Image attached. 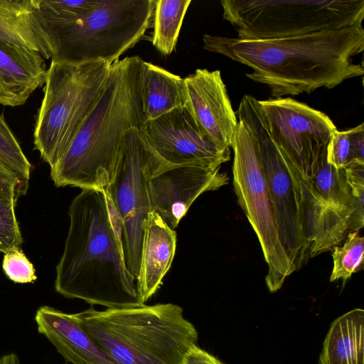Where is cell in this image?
Here are the masks:
<instances>
[{
	"mask_svg": "<svg viewBox=\"0 0 364 364\" xmlns=\"http://www.w3.org/2000/svg\"><path fill=\"white\" fill-rule=\"evenodd\" d=\"M203 48L252 69L250 80L267 85L273 98L331 89L363 75L352 57L364 50L363 23L270 40L204 35Z\"/></svg>",
	"mask_w": 364,
	"mask_h": 364,
	"instance_id": "cell-1",
	"label": "cell"
},
{
	"mask_svg": "<svg viewBox=\"0 0 364 364\" xmlns=\"http://www.w3.org/2000/svg\"><path fill=\"white\" fill-rule=\"evenodd\" d=\"M68 215V232L56 265L55 291L107 309L142 305L104 190H82L73 199Z\"/></svg>",
	"mask_w": 364,
	"mask_h": 364,
	"instance_id": "cell-2",
	"label": "cell"
},
{
	"mask_svg": "<svg viewBox=\"0 0 364 364\" xmlns=\"http://www.w3.org/2000/svg\"><path fill=\"white\" fill-rule=\"evenodd\" d=\"M144 61L139 56L117 60L95 107L50 170L57 187L105 190L114 176L122 140L145 122L142 98Z\"/></svg>",
	"mask_w": 364,
	"mask_h": 364,
	"instance_id": "cell-3",
	"label": "cell"
},
{
	"mask_svg": "<svg viewBox=\"0 0 364 364\" xmlns=\"http://www.w3.org/2000/svg\"><path fill=\"white\" fill-rule=\"evenodd\" d=\"M82 328L117 364H181L197 346L196 327L171 303L75 314Z\"/></svg>",
	"mask_w": 364,
	"mask_h": 364,
	"instance_id": "cell-4",
	"label": "cell"
},
{
	"mask_svg": "<svg viewBox=\"0 0 364 364\" xmlns=\"http://www.w3.org/2000/svg\"><path fill=\"white\" fill-rule=\"evenodd\" d=\"M156 0H99L76 18L42 23L48 35L51 60L110 64L133 48L151 26ZM42 22V21H41Z\"/></svg>",
	"mask_w": 364,
	"mask_h": 364,
	"instance_id": "cell-5",
	"label": "cell"
},
{
	"mask_svg": "<svg viewBox=\"0 0 364 364\" xmlns=\"http://www.w3.org/2000/svg\"><path fill=\"white\" fill-rule=\"evenodd\" d=\"M111 64L51 60L33 132L34 149L53 169L97 103Z\"/></svg>",
	"mask_w": 364,
	"mask_h": 364,
	"instance_id": "cell-6",
	"label": "cell"
},
{
	"mask_svg": "<svg viewBox=\"0 0 364 364\" xmlns=\"http://www.w3.org/2000/svg\"><path fill=\"white\" fill-rule=\"evenodd\" d=\"M240 39L270 40L363 23L364 0H222Z\"/></svg>",
	"mask_w": 364,
	"mask_h": 364,
	"instance_id": "cell-7",
	"label": "cell"
},
{
	"mask_svg": "<svg viewBox=\"0 0 364 364\" xmlns=\"http://www.w3.org/2000/svg\"><path fill=\"white\" fill-rule=\"evenodd\" d=\"M169 166L152 148L141 129L132 128L124 136L114 176L104 190L116 218L126 264L136 280L144 222L151 212L148 182Z\"/></svg>",
	"mask_w": 364,
	"mask_h": 364,
	"instance_id": "cell-8",
	"label": "cell"
},
{
	"mask_svg": "<svg viewBox=\"0 0 364 364\" xmlns=\"http://www.w3.org/2000/svg\"><path fill=\"white\" fill-rule=\"evenodd\" d=\"M231 148L234 151L235 193L256 233L267 264L266 285L270 292H275L295 270L279 237L256 139L240 120H237Z\"/></svg>",
	"mask_w": 364,
	"mask_h": 364,
	"instance_id": "cell-9",
	"label": "cell"
},
{
	"mask_svg": "<svg viewBox=\"0 0 364 364\" xmlns=\"http://www.w3.org/2000/svg\"><path fill=\"white\" fill-rule=\"evenodd\" d=\"M296 176L309 258L332 250L349 232L363 228L364 199L353 196L345 170L329 164L326 152L310 181Z\"/></svg>",
	"mask_w": 364,
	"mask_h": 364,
	"instance_id": "cell-10",
	"label": "cell"
},
{
	"mask_svg": "<svg viewBox=\"0 0 364 364\" xmlns=\"http://www.w3.org/2000/svg\"><path fill=\"white\" fill-rule=\"evenodd\" d=\"M257 101L251 95H244L235 114L256 139L279 237L296 271L309 259V245L302 226L298 178L293 166L269 138L259 117Z\"/></svg>",
	"mask_w": 364,
	"mask_h": 364,
	"instance_id": "cell-11",
	"label": "cell"
},
{
	"mask_svg": "<svg viewBox=\"0 0 364 364\" xmlns=\"http://www.w3.org/2000/svg\"><path fill=\"white\" fill-rule=\"evenodd\" d=\"M260 119L274 144L306 181L314 176L337 128L323 112L291 97L257 101Z\"/></svg>",
	"mask_w": 364,
	"mask_h": 364,
	"instance_id": "cell-12",
	"label": "cell"
},
{
	"mask_svg": "<svg viewBox=\"0 0 364 364\" xmlns=\"http://www.w3.org/2000/svg\"><path fill=\"white\" fill-rule=\"evenodd\" d=\"M221 166L171 165L154 173L148 182L151 212L174 230L201 194L228 183Z\"/></svg>",
	"mask_w": 364,
	"mask_h": 364,
	"instance_id": "cell-13",
	"label": "cell"
},
{
	"mask_svg": "<svg viewBox=\"0 0 364 364\" xmlns=\"http://www.w3.org/2000/svg\"><path fill=\"white\" fill-rule=\"evenodd\" d=\"M149 143L171 165L221 166L230 159V151H222L206 139L187 107L176 108L141 127Z\"/></svg>",
	"mask_w": 364,
	"mask_h": 364,
	"instance_id": "cell-14",
	"label": "cell"
},
{
	"mask_svg": "<svg viewBox=\"0 0 364 364\" xmlns=\"http://www.w3.org/2000/svg\"><path fill=\"white\" fill-rule=\"evenodd\" d=\"M187 108L201 134L222 151H230L237 119L220 71L196 69L184 78Z\"/></svg>",
	"mask_w": 364,
	"mask_h": 364,
	"instance_id": "cell-15",
	"label": "cell"
},
{
	"mask_svg": "<svg viewBox=\"0 0 364 364\" xmlns=\"http://www.w3.org/2000/svg\"><path fill=\"white\" fill-rule=\"evenodd\" d=\"M35 320L38 332L67 361L73 364H117L85 331L75 314L43 306L37 310Z\"/></svg>",
	"mask_w": 364,
	"mask_h": 364,
	"instance_id": "cell-16",
	"label": "cell"
},
{
	"mask_svg": "<svg viewBox=\"0 0 364 364\" xmlns=\"http://www.w3.org/2000/svg\"><path fill=\"white\" fill-rule=\"evenodd\" d=\"M176 248V232L155 212L144 222L140 267L136 288L140 302L145 303L158 291L168 272Z\"/></svg>",
	"mask_w": 364,
	"mask_h": 364,
	"instance_id": "cell-17",
	"label": "cell"
},
{
	"mask_svg": "<svg viewBox=\"0 0 364 364\" xmlns=\"http://www.w3.org/2000/svg\"><path fill=\"white\" fill-rule=\"evenodd\" d=\"M46 72L41 55L0 41V105H23L44 85Z\"/></svg>",
	"mask_w": 364,
	"mask_h": 364,
	"instance_id": "cell-18",
	"label": "cell"
},
{
	"mask_svg": "<svg viewBox=\"0 0 364 364\" xmlns=\"http://www.w3.org/2000/svg\"><path fill=\"white\" fill-rule=\"evenodd\" d=\"M38 0H0V41L51 58L49 39L39 17Z\"/></svg>",
	"mask_w": 364,
	"mask_h": 364,
	"instance_id": "cell-19",
	"label": "cell"
},
{
	"mask_svg": "<svg viewBox=\"0 0 364 364\" xmlns=\"http://www.w3.org/2000/svg\"><path fill=\"white\" fill-rule=\"evenodd\" d=\"M364 311L355 308L331 323L318 364H364Z\"/></svg>",
	"mask_w": 364,
	"mask_h": 364,
	"instance_id": "cell-20",
	"label": "cell"
},
{
	"mask_svg": "<svg viewBox=\"0 0 364 364\" xmlns=\"http://www.w3.org/2000/svg\"><path fill=\"white\" fill-rule=\"evenodd\" d=\"M141 98L145 122L186 107L184 78L144 61Z\"/></svg>",
	"mask_w": 364,
	"mask_h": 364,
	"instance_id": "cell-21",
	"label": "cell"
},
{
	"mask_svg": "<svg viewBox=\"0 0 364 364\" xmlns=\"http://www.w3.org/2000/svg\"><path fill=\"white\" fill-rule=\"evenodd\" d=\"M191 0H156L153 13V46L161 54L175 48L181 25Z\"/></svg>",
	"mask_w": 364,
	"mask_h": 364,
	"instance_id": "cell-22",
	"label": "cell"
},
{
	"mask_svg": "<svg viewBox=\"0 0 364 364\" xmlns=\"http://www.w3.org/2000/svg\"><path fill=\"white\" fill-rule=\"evenodd\" d=\"M343 245L332 250L333 269L330 282H346L354 273L363 268L364 237L359 231L349 232Z\"/></svg>",
	"mask_w": 364,
	"mask_h": 364,
	"instance_id": "cell-23",
	"label": "cell"
},
{
	"mask_svg": "<svg viewBox=\"0 0 364 364\" xmlns=\"http://www.w3.org/2000/svg\"><path fill=\"white\" fill-rule=\"evenodd\" d=\"M0 161L23 181L28 183L32 166L1 114H0Z\"/></svg>",
	"mask_w": 364,
	"mask_h": 364,
	"instance_id": "cell-24",
	"label": "cell"
},
{
	"mask_svg": "<svg viewBox=\"0 0 364 364\" xmlns=\"http://www.w3.org/2000/svg\"><path fill=\"white\" fill-rule=\"evenodd\" d=\"M18 197L0 192V252L21 249L23 237L15 213Z\"/></svg>",
	"mask_w": 364,
	"mask_h": 364,
	"instance_id": "cell-25",
	"label": "cell"
},
{
	"mask_svg": "<svg viewBox=\"0 0 364 364\" xmlns=\"http://www.w3.org/2000/svg\"><path fill=\"white\" fill-rule=\"evenodd\" d=\"M99 0H38L37 9L42 23L70 21L95 7Z\"/></svg>",
	"mask_w": 364,
	"mask_h": 364,
	"instance_id": "cell-26",
	"label": "cell"
},
{
	"mask_svg": "<svg viewBox=\"0 0 364 364\" xmlns=\"http://www.w3.org/2000/svg\"><path fill=\"white\" fill-rule=\"evenodd\" d=\"M2 268L6 276L14 283H33L37 279L33 264L21 248L4 254Z\"/></svg>",
	"mask_w": 364,
	"mask_h": 364,
	"instance_id": "cell-27",
	"label": "cell"
},
{
	"mask_svg": "<svg viewBox=\"0 0 364 364\" xmlns=\"http://www.w3.org/2000/svg\"><path fill=\"white\" fill-rule=\"evenodd\" d=\"M350 144L348 130L333 134L326 149V161L336 169H344L350 161Z\"/></svg>",
	"mask_w": 364,
	"mask_h": 364,
	"instance_id": "cell-28",
	"label": "cell"
},
{
	"mask_svg": "<svg viewBox=\"0 0 364 364\" xmlns=\"http://www.w3.org/2000/svg\"><path fill=\"white\" fill-rule=\"evenodd\" d=\"M28 187V183L0 161V192L13 193L19 197L26 193Z\"/></svg>",
	"mask_w": 364,
	"mask_h": 364,
	"instance_id": "cell-29",
	"label": "cell"
},
{
	"mask_svg": "<svg viewBox=\"0 0 364 364\" xmlns=\"http://www.w3.org/2000/svg\"><path fill=\"white\" fill-rule=\"evenodd\" d=\"M350 144V161L364 164V124L348 129Z\"/></svg>",
	"mask_w": 364,
	"mask_h": 364,
	"instance_id": "cell-30",
	"label": "cell"
},
{
	"mask_svg": "<svg viewBox=\"0 0 364 364\" xmlns=\"http://www.w3.org/2000/svg\"><path fill=\"white\" fill-rule=\"evenodd\" d=\"M181 364H224L213 355L199 348H191L183 359Z\"/></svg>",
	"mask_w": 364,
	"mask_h": 364,
	"instance_id": "cell-31",
	"label": "cell"
},
{
	"mask_svg": "<svg viewBox=\"0 0 364 364\" xmlns=\"http://www.w3.org/2000/svg\"><path fill=\"white\" fill-rule=\"evenodd\" d=\"M0 364H20V361L15 353H9L0 359Z\"/></svg>",
	"mask_w": 364,
	"mask_h": 364,
	"instance_id": "cell-32",
	"label": "cell"
}]
</instances>
